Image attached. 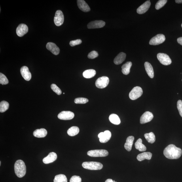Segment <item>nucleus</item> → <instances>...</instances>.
Segmentation results:
<instances>
[{"instance_id": "nucleus-1", "label": "nucleus", "mask_w": 182, "mask_h": 182, "mask_svg": "<svg viewBox=\"0 0 182 182\" xmlns=\"http://www.w3.org/2000/svg\"><path fill=\"white\" fill-rule=\"evenodd\" d=\"M182 151L180 148L174 145L170 144L165 149L164 154L166 158L170 159H177L181 157Z\"/></svg>"}, {"instance_id": "nucleus-2", "label": "nucleus", "mask_w": 182, "mask_h": 182, "mask_svg": "<svg viewBox=\"0 0 182 182\" xmlns=\"http://www.w3.org/2000/svg\"><path fill=\"white\" fill-rule=\"evenodd\" d=\"M14 170L17 176L19 178L24 177L26 173V167L24 162L21 160H17L14 165Z\"/></svg>"}, {"instance_id": "nucleus-3", "label": "nucleus", "mask_w": 182, "mask_h": 182, "mask_svg": "<svg viewBox=\"0 0 182 182\" xmlns=\"http://www.w3.org/2000/svg\"><path fill=\"white\" fill-rule=\"evenodd\" d=\"M82 166L85 169L92 170H100L103 168L101 163L96 162H86L83 163Z\"/></svg>"}, {"instance_id": "nucleus-4", "label": "nucleus", "mask_w": 182, "mask_h": 182, "mask_svg": "<svg viewBox=\"0 0 182 182\" xmlns=\"http://www.w3.org/2000/svg\"><path fill=\"white\" fill-rule=\"evenodd\" d=\"M88 156L93 157H105L108 155L109 153L107 150L97 149L91 150L87 153Z\"/></svg>"}, {"instance_id": "nucleus-5", "label": "nucleus", "mask_w": 182, "mask_h": 182, "mask_svg": "<svg viewBox=\"0 0 182 182\" xmlns=\"http://www.w3.org/2000/svg\"><path fill=\"white\" fill-rule=\"evenodd\" d=\"M143 93L142 89L140 87H135L129 93V98L132 100H136L142 95Z\"/></svg>"}, {"instance_id": "nucleus-6", "label": "nucleus", "mask_w": 182, "mask_h": 182, "mask_svg": "<svg viewBox=\"0 0 182 182\" xmlns=\"http://www.w3.org/2000/svg\"><path fill=\"white\" fill-rule=\"evenodd\" d=\"M109 79L106 76L99 77L96 80V86L97 88L102 89L106 88L109 83Z\"/></svg>"}, {"instance_id": "nucleus-7", "label": "nucleus", "mask_w": 182, "mask_h": 182, "mask_svg": "<svg viewBox=\"0 0 182 182\" xmlns=\"http://www.w3.org/2000/svg\"><path fill=\"white\" fill-rule=\"evenodd\" d=\"M165 37L164 35L158 34L152 38L149 42L150 45H158L162 44L165 40Z\"/></svg>"}, {"instance_id": "nucleus-8", "label": "nucleus", "mask_w": 182, "mask_h": 182, "mask_svg": "<svg viewBox=\"0 0 182 182\" xmlns=\"http://www.w3.org/2000/svg\"><path fill=\"white\" fill-rule=\"evenodd\" d=\"M158 60L160 63L163 65H170L172 63L170 57L166 54L159 53L157 56Z\"/></svg>"}, {"instance_id": "nucleus-9", "label": "nucleus", "mask_w": 182, "mask_h": 182, "mask_svg": "<svg viewBox=\"0 0 182 182\" xmlns=\"http://www.w3.org/2000/svg\"><path fill=\"white\" fill-rule=\"evenodd\" d=\"M64 17L61 10H57L54 18L55 24L57 26H60L64 22Z\"/></svg>"}, {"instance_id": "nucleus-10", "label": "nucleus", "mask_w": 182, "mask_h": 182, "mask_svg": "<svg viewBox=\"0 0 182 182\" xmlns=\"http://www.w3.org/2000/svg\"><path fill=\"white\" fill-rule=\"evenodd\" d=\"M75 115L73 112L70 111H63L58 114L59 119L63 120H70L73 119Z\"/></svg>"}, {"instance_id": "nucleus-11", "label": "nucleus", "mask_w": 182, "mask_h": 182, "mask_svg": "<svg viewBox=\"0 0 182 182\" xmlns=\"http://www.w3.org/2000/svg\"><path fill=\"white\" fill-rule=\"evenodd\" d=\"M111 137V133L108 130L105 131L104 132H101L98 135L99 140L101 143L108 142Z\"/></svg>"}, {"instance_id": "nucleus-12", "label": "nucleus", "mask_w": 182, "mask_h": 182, "mask_svg": "<svg viewBox=\"0 0 182 182\" xmlns=\"http://www.w3.org/2000/svg\"><path fill=\"white\" fill-rule=\"evenodd\" d=\"M105 22L102 20H96L89 23L88 25V29H95L102 28L104 27Z\"/></svg>"}, {"instance_id": "nucleus-13", "label": "nucleus", "mask_w": 182, "mask_h": 182, "mask_svg": "<svg viewBox=\"0 0 182 182\" xmlns=\"http://www.w3.org/2000/svg\"><path fill=\"white\" fill-rule=\"evenodd\" d=\"M154 118V115L151 112H145L141 116L140 119V123L141 124H144L151 122Z\"/></svg>"}, {"instance_id": "nucleus-14", "label": "nucleus", "mask_w": 182, "mask_h": 182, "mask_svg": "<svg viewBox=\"0 0 182 182\" xmlns=\"http://www.w3.org/2000/svg\"><path fill=\"white\" fill-rule=\"evenodd\" d=\"M28 28L26 24H21L17 27L16 33L19 37H22L28 32Z\"/></svg>"}, {"instance_id": "nucleus-15", "label": "nucleus", "mask_w": 182, "mask_h": 182, "mask_svg": "<svg viewBox=\"0 0 182 182\" xmlns=\"http://www.w3.org/2000/svg\"><path fill=\"white\" fill-rule=\"evenodd\" d=\"M21 74L26 81H30L31 78V74L29 69L26 66H23L20 69Z\"/></svg>"}, {"instance_id": "nucleus-16", "label": "nucleus", "mask_w": 182, "mask_h": 182, "mask_svg": "<svg viewBox=\"0 0 182 182\" xmlns=\"http://www.w3.org/2000/svg\"><path fill=\"white\" fill-rule=\"evenodd\" d=\"M46 48L54 55H58L60 53V48L56 44L52 42H49L47 44Z\"/></svg>"}, {"instance_id": "nucleus-17", "label": "nucleus", "mask_w": 182, "mask_h": 182, "mask_svg": "<svg viewBox=\"0 0 182 182\" xmlns=\"http://www.w3.org/2000/svg\"><path fill=\"white\" fill-rule=\"evenodd\" d=\"M151 5V3L150 1H146L137 8V13L140 14H144L149 9Z\"/></svg>"}, {"instance_id": "nucleus-18", "label": "nucleus", "mask_w": 182, "mask_h": 182, "mask_svg": "<svg viewBox=\"0 0 182 182\" xmlns=\"http://www.w3.org/2000/svg\"><path fill=\"white\" fill-rule=\"evenodd\" d=\"M57 158V154L54 152H50L48 156L44 158L43 162L45 164H48L53 162Z\"/></svg>"}, {"instance_id": "nucleus-19", "label": "nucleus", "mask_w": 182, "mask_h": 182, "mask_svg": "<svg viewBox=\"0 0 182 182\" xmlns=\"http://www.w3.org/2000/svg\"><path fill=\"white\" fill-rule=\"evenodd\" d=\"M77 3L78 7L82 11L85 12L90 11V8L84 0H78Z\"/></svg>"}, {"instance_id": "nucleus-20", "label": "nucleus", "mask_w": 182, "mask_h": 182, "mask_svg": "<svg viewBox=\"0 0 182 182\" xmlns=\"http://www.w3.org/2000/svg\"><path fill=\"white\" fill-rule=\"evenodd\" d=\"M47 134V131L43 128L37 129L33 133V136L39 138L45 137Z\"/></svg>"}, {"instance_id": "nucleus-21", "label": "nucleus", "mask_w": 182, "mask_h": 182, "mask_svg": "<svg viewBox=\"0 0 182 182\" xmlns=\"http://www.w3.org/2000/svg\"><path fill=\"white\" fill-rule=\"evenodd\" d=\"M126 54L124 52H120L114 58V63L115 65H118L121 64L125 60Z\"/></svg>"}, {"instance_id": "nucleus-22", "label": "nucleus", "mask_w": 182, "mask_h": 182, "mask_svg": "<svg viewBox=\"0 0 182 182\" xmlns=\"http://www.w3.org/2000/svg\"><path fill=\"white\" fill-rule=\"evenodd\" d=\"M134 140V137L133 136H129L127 138L124 147L125 149L128 151H130L132 149Z\"/></svg>"}, {"instance_id": "nucleus-23", "label": "nucleus", "mask_w": 182, "mask_h": 182, "mask_svg": "<svg viewBox=\"0 0 182 182\" xmlns=\"http://www.w3.org/2000/svg\"><path fill=\"white\" fill-rule=\"evenodd\" d=\"M152 154L150 152H144L139 154L137 156V159L139 161H141L147 159L150 160L152 157Z\"/></svg>"}, {"instance_id": "nucleus-24", "label": "nucleus", "mask_w": 182, "mask_h": 182, "mask_svg": "<svg viewBox=\"0 0 182 182\" xmlns=\"http://www.w3.org/2000/svg\"><path fill=\"white\" fill-rule=\"evenodd\" d=\"M144 66L148 75L151 78H153L154 76V71L153 67L151 63L146 62L144 63Z\"/></svg>"}, {"instance_id": "nucleus-25", "label": "nucleus", "mask_w": 182, "mask_h": 182, "mask_svg": "<svg viewBox=\"0 0 182 182\" xmlns=\"http://www.w3.org/2000/svg\"><path fill=\"white\" fill-rule=\"evenodd\" d=\"M132 65V63L131 61H129L123 65L122 67V73L124 75H128L130 73V69Z\"/></svg>"}, {"instance_id": "nucleus-26", "label": "nucleus", "mask_w": 182, "mask_h": 182, "mask_svg": "<svg viewBox=\"0 0 182 182\" xmlns=\"http://www.w3.org/2000/svg\"><path fill=\"white\" fill-rule=\"evenodd\" d=\"M135 147L138 150L140 151H144L147 150V148L143 144L142 140L141 138L138 140L135 143Z\"/></svg>"}, {"instance_id": "nucleus-27", "label": "nucleus", "mask_w": 182, "mask_h": 182, "mask_svg": "<svg viewBox=\"0 0 182 182\" xmlns=\"http://www.w3.org/2000/svg\"><path fill=\"white\" fill-rule=\"evenodd\" d=\"M96 74V72L95 70L89 69L84 71L83 73V75L84 78L89 79L94 77Z\"/></svg>"}, {"instance_id": "nucleus-28", "label": "nucleus", "mask_w": 182, "mask_h": 182, "mask_svg": "<svg viewBox=\"0 0 182 182\" xmlns=\"http://www.w3.org/2000/svg\"><path fill=\"white\" fill-rule=\"evenodd\" d=\"M109 119L112 123L115 125H119L121 122L119 117L115 114H111L109 116Z\"/></svg>"}, {"instance_id": "nucleus-29", "label": "nucleus", "mask_w": 182, "mask_h": 182, "mask_svg": "<svg viewBox=\"0 0 182 182\" xmlns=\"http://www.w3.org/2000/svg\"><path fill=\"white\" fill-rule=\"evenodd\" d=\"M79 132V129L77 126L71 127L67 131V134L69 136H74L77 135Z\"/></svg>"}, {"instance_id": "nucleus-30", "label": "nucleus", "mask_w": 182, "mask_h": 182, "mask_svg": "<svg viewBox=\"0 0 182 182\" xmlns=\"http://www.w3.org/2000/svg\"><path fill=\"white\" fill-rule=\"evenodd\" d=\"M144 137L148 142L150 143H153L156 141V137L153 133H146L144 134Z\"/></svg>"}, {"instance_id": "nucleus-31", "label": "nucleus", "mask_w": 182, "mask_h": 182, "mask_svg": "<svg viewBox=\"0 0 182 182\" xmlns=\"http://www.w3.org/2000/svg\"><path fill=\"white\" fill-rule=\"evenodd\" d=\"M67 178L64 174L56 175L55 177L54 182H67Z\"/></svg>"}, {"instance_id": "nucleus-32", "label": "nucleus", "mask_w": 182, "mask_h": 182, "mask_svg": "<svg viewBox=\"0 0 182 182\" xmlns=\"http://www.w3.org/2000/svg\"><path fill=\"white\" fill-rule=\"evenodd\" d=\"M9 107V104L7 101H3L0 103V112L4 113L7 111Z\"/></svg>"}, {"instance_id": "nucleus-33", "label": "nucleus", "mask_w": 182, "mask_h": 182, "mask_svg": "<svg viewBox=\"0 0 182 182\" xmlns=\"http://www.w3.org/2000/svg\"><path fill=\"white\" fill-rule=\"evenodd\" d=\"M88 99L84 98H78L75 99L74 102L77 104H85L88 102Z\"/></svg>"}, {"instance_id": "nucleus-34", "label": "nucleus", "mask_w": 182, "mask_h": 182, "mask_svg": "<svg viewBox=\"0 0 182 182\" xmlns=\"http://www.w3.org/2000/svg\"><path fill=\"white\" fill-rule=\"evenodd\" d=\"M167 2V0H160L158 1L156 5V9L157 10H159L165 5Z\"/></svg>"}, {"instance_id": "nucleus-35", "label": "nucleus", "mask_w": 182, "mask_h": 182, "mask_svg": "<svg viewBox=\"0 0 182 182\" xmlns=\"http://www.w3.org/2000/svg\"><path fill=\"white\" fill-rule=\"evenodd\" d=\"M8 83V80L3 74L0 73V83L2 85H6Z\"/></svg>"}, {"instance_id": "nucleus-36", "label": "nucleus", "mask_w": 182, "mask_h": 182, "mask_svg": "<svg viewBox=\"0 0 182 182\" xmlns=\"http://www.w3.org/2000/svg\"><path fill=\"white\" fill-rule=\"evenodd\" d=\"M51 89L53 91L55 92H56L57 94L60 95L62 93L60 89L56 84H51Z\"/></svg>"}, {"instance_id": "nucleus-37", "label": "nucleus", "mask_w": 182, "mask_h": 182, "mask_svg": "<svg viewBox=\"0 0 182 182\" xmlns=\"http://www.w3.org/2000/svg\"><path fill=\"white\" fill-rule=\"evenodd\" d=\"M99 54L98 52L95 51H93L88 54V58L91 59H94L98 57Z\"/></svg>"}, {"instance_id": "nucleus-38", "label": "nucleus", "mask_w": 182, "mask_h": 182, "mask_svg": "<svg viewBox=\"0 0 182 182\" xmlns=\"http://www.w3.org/2000/svg\"><path fill=\"white\" fill-rule=\"evenodd\" d=\"M81 178L78 176H73L70 179V182H81Z\"/></svg>"}, {"instance_id": "nucleus-39", "label": "nucleus", "mask_w": 182, "mask_h": 182, "mask_svg": "<svg viewBox=\"0 0 182 182\" xmlns=\"http://www.w3.org/2000/svg\"><path fill=\"white\" fill-rule=\"evenodd\" d=\"M82 41L81 40L77 39L70 41L69 43V45L72 47L76 45H80L82 43Z\"/></svg>"}, {"instance_id": "nucleus-40", "label": "nucleus", "mask_w": 182, "mask_h": 182, "mask_svg": "<svg viewBox=\"0 0 182 182\" xmlns=\"http://www.w3.org/2000/svg\"><path fill=\"white\" fill-rule=\"evenodd\" d=\"M177 108L180 115L182 117V101L181 100H179L177 101Z\"/></svg>"}, {"instance_id": "nucleus-41", "label": "nucleus", "mask_w": 182, "mask_h": 182, "mask_svg": "<svg viewBox=\"0 0 182 182\" xmlns=\"http://www.w3.org/2000/svg\"><path fill=\"white\" fill-rule=\"evenodd\" d=\"M177 41L178 43L182 46V37L178 38Z\"/></svg>"}, {"instance_id": "nucleus-42", "label": "nucleus", "mask_w": 182, "mask_h": 182, "mask_svg": "<svg viewBox=\"0 0 182 182\" xmlns=\"http://www.w3.org/2000/svg\"><path fill=\"white\" fill-rule=\"evenodd\" d=\"M105 182H116L114 181H113V179H108L106 180Z\"/></svg>"}, {"instance_id": "nucleus-43", "label": "nucleus", "mask_w": 182, "mask_h": 182, "mask_svg": "<svg viewBox=\"0 0 182 182\" xmlns=\"http://www.w3.org/2000/svg\"><path fill=\"white\" fill-rule=\"evenodd\" d=\"M175 1L176 3H182V0H176Z\"/></svg>"}, {"instance_id": "nucleus-44", "label": "nucleus", "mask_w": 182, "mask_h": 182, "mask_svg": "<svg viewBox=\"0 0 182 182\" xmlns=\"http://www.w3.org/2000/svg\"><path fill=\"white\" fill-rule=\"evenodd\" d=\"M1 162L0 161V165H1Z\"/></svg>"}, {"instance_id": "nucleus-45", "label": "nucleus", "mask_w": 182, "mask_h": 182, "mask_svg": "<svg viewBox=\"0 0 182 182\" xmlns=\"http://www.w3.org/2000/svg\"><path fill=\"white\" fill-rule=\"evenodd\" d=\"M181 27H182V24H181Z\"/></svg>"}, {"instance_id": "nucleus-46", "label": "nucleus", "mask_w": 182, "mask_h": 182, "mask_svg": "<svg viewBox=\"0 0 182 182\" xmlns=\"http://www.w3.org/2000/svg\"><path fill=\"white\" fill-rule=\"evenodd\" d=\"M63 94H65V93H63Z\"/></svg>"}]
</instances>
